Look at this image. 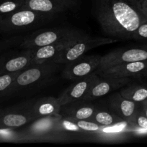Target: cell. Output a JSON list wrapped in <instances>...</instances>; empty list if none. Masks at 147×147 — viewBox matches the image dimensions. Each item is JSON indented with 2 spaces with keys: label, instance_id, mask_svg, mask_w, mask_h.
Returning a JSON list of instances; mask_svg holds the SVG:
<instances>
[{
  "label": "cell",
  "instance_id": "1",
  "mask_svg": "<svg viewBox=\"0 0 147 147\" xmlns=\"http://www.w3.org/2000/svg\"><path fill=\"white\" fill-rule=\"evenodd\" d=\"M102 32L116 40H133L140 24L147 20L138 0H92Z\"/></svg>",
  "mask_w": 147,
  "mask_h": 147
},
{
  "label": "cell",
  "instance_id": "2",
  "mask_svg": "<svg viewBox=\"0 0 147 147\" xmlns=\"http://www.w3.org/2000/svg\"><path fill=\"white\" fill-rule=\"evenodd\" d=\"M56 15L21 8L0 18V32L14 33L29 31L51 21Z\"/></svg>",
  "mask_w": 147,
  "mask_h": 147
},
{
  "label": "cell",
  "instance_id": "3",
  "mask_svg": "<svg viewBox=\"0 0 147 147\" xmlns=\"http://www.w3.org/2000/svg\"><path fill=\"white\" fill-rule=\"evenodd\" d=\"M61 65V64L53 62L30 65L17 74L4 96H8L27 88L33 87L43 83L59 71Z\"/></svg>",
  "mask_w": 147,
  "mask_h": 147
},
{
  "label": "cell",
  "instance_id": "4",
  "mask_svg": "<svg viewBox=\"0 0 147 147\" xmlns=\"http://www.w3.org/2000/svg\"><path fill=\"white\" fill-rule=\"evenodd\" d=\"M87 36L83 31L69 27H54L42 29L24 36L20 47L22 49H33L48 45L63 42Z\"/></svg>",
  "mask_w": 147,
  "mask_h": 147
},
{
  "label": "cell",
  "instance_id": "5",
  "mask_svg": "<svg viewBox=\"0 0 147 147\" xmlns=\"http://www.w3.org/2000/svg\"><path fill=\"white\" fill-rule=\"evenodd\" d=\"M144 60H147V43L142 45L116 49L101 57L100 64L95 73L99 74L109 67L121 63Z\"/></svg>",
  "mask_w": 147,
  "mask_h": 147
},
{
  "label": "cell",
  "instance_id": "6",
  "mask_svg": "<svg viewBox=\"0 0 147 147\" xmlns=\"http://www.w3.org/2000/svg\"><path fill=\"white\" fill-rule=\"evenodd\" d=\"M35 100L20 103L0 111V129H14L35 121L33 106Z\"/></svg>",
  "mask_w": 147,
  "mask_h": 147
},
{
  "label": "cell",
  "instance_id": "7",
  "mask_svg": "<svg viewBox=\"0 0 147 147\" xmlns=\"http://www.w3.org/2000/svg\"><path fill=\"white\" fill-rule=\"evenodd\" d=\"M118 40L113 38L104 37H90L89 36L77 40L62 51L53 60V63L65 65L83 56L86 52L99 46L111 44Z\"/></svg>",
  "mask_w": 147,
  "mask_h": 147
},
{
  "label": "cell",
  "instance_id": "8",
  "mask_svg": "<svg viewBox=\"0 0 147 147\" xmlns=\"http://www.w3.org/2000/svg\"><path fill=\"white\" fill-rule=\"evenodd\" d=\"M101 57L99 55H83L66 63L62 70V76L64 78L74 81L84 78L96 71L100 64Z\"/></svg>",
  "mask_w": 147,
  "mask_h": 147
},
{
  "label": "cell",
  "instance_id": "9",
  "mask_svg": "<svg viewBox=\"0 0 147 147\" xmlns=\"http://www.w3.org/2000/svg\"><path fill=\"white\" fill-rule=\"evenodd\" d=\"M33 49L4 52L0 55V76L20 72L33 64Z\"/></svg>",
  "mask_w": 147,
  "mask_h": 147
},
{
  "label": "cell",
  "instance_id": "10",
  "mask_svg": "<svg viewBox=\"0 0 147 147\" xmlns=\"http://www.w3.org/2000/svg\"><path fill=\"white\" fill-rule=\"evenodd\" d=\"M108 109L124 121L131 124V121L141 110V103H136L124 98L118 93L111 94L108 98Z\"/></svg>",
  "mask_w": 147,
  "mask_h": 147
},
{
  "label": "cell",
  "instance_id": "11",
  "mask_svg": "<svg viewBox=\"0 0 147 147\" xmlns=\"http://www.w3.org/2000/svg\"><path fill=\"white\" fill-rule=\"evenodd\" d=\"M77 5L78 0H25L22 8L56 15L73 9Z\"/></svg>",
  "mask_w": 147,
  "mask_h": 147
},
{
  "label": "cell",
  "instance_id": "12",
  "mask_svg": "<svg viewBox=\"0 0 147 147\" xmlns=\"http://www.w3.org/2000/svg\"><path fill=\"white\" fill-rule=\"evenodd\" d=\"M99 77L95 72L89 76L76 80L74 83L62 92L57 98L61 106L69 102L81 100L88 93L93 85L99 80Z\"/></svg>",
  "mask_w": 147,
  "mask_h": 147
},
{
  "label": "cell",
  "instance_id": "13",
  "mask_svg": "<svg viewBox=\"0 0 147 147\" xmlns=\"http://www.w3.org/2000/svg\"><path fill=\"white\" fill-rule=\"evenodd\" d=\"M131 82L129 78H115L107 76H100L99 80L93 85L88 93L81 100H95L102 96H106L110 92L121 88Z\"/></svg>",
  "mask_w": 147,
  "mask_h": 147
},
{
  "label": "cell",
  "instance_id": "14",
  "mask_svg": "<svg viewBox=\"0 0 147 147\" xmlns=\"http://www.w3.org/2000/svg\"><path fill=\"white\" fill-rule=\"evenodd\" d=\"M102 77L132 78L147 76V60L128 62L112 66L99 74Z\"/></svg>",
  "mask_w": 147,
  "mask_h": 147
},
{
  "label": "cell",
  "instance_id": "15",
  "mask_svg": "<svg viewBox=\"0 0 147 147\" xmlns=\"http://www.w3.org/2000/svg\"><path fill=\"white\" fill-rule=\"evenodd\" d=\"M97 109L91 101L77 100L62 105L59 114L66 119L89 121Z\"/></svg>",
  "mask_w": 147,
  "mask_h": 147
},
{
  "label": "cell",
  "instance_id": "16",
  "mask_svg": "<svg viewBox=\"0 0 147 147\" xmlns=\"http://www.w3.org/2000/svg\"><path fill=\"white\" fill-rule=\"evenodd\" d=\"M80 39H76V40H69L63 42L48 45L37 48H33V64L42 63L45 62H53L62 51Z\"/></svg>",
  "mask_w": 147,
  "mask_h": 147
},
{
  "label": "cell",
  "instance_id": "17",
  "mask_svg": "<svg viewBox=\"0 0 147 147\" xmlns=\"http://www.w3.org/2000/svg\"><path fill=\"white\" fill-rule=\"evenodd\" d=\"M61 105L57 98L53 96L43 97L35 100L33 113L35 120L50 116L60 115Z\"/></svg>",
  "mask_w": 147,
  "mask_h": 147
},
{
  "label": "cell",
  "instance_id": "18",
  "mask_svg": "<svg viewBox=\"0 0 147 147\" xmlns=\"http://www.w3.org/2000/svg\"><path fill=\"white\" fill-rule=\"evenodd\" d=\"M89 121L95 122L100 126L105 128L113 127L118 125H121V123H126V121L122 120L110 109L105 110L99 107Z\"/></svg>",
  "mask_w": 147,
  "mask_h": 147
},
{
  "label": "cell",
  "instance_id": "19",
  "mask_svg": "<svg viewBox=\"0 0 147 147\" xmlns=\"http://www.w3.org/2000/svg\"><path fill=\"white\" fill-rule=\"evenodd\" d=\"M120 93L125 98L136 103H142L147 100V86L133 85L122 89Z\"/></svg>",
  "mask_w": 147,
  "mask_h": 147
},
{
  "label": "cell",
  "instance_id": "20",
  "mask_svg": "<svg viewBox=\"0 0 147 147\" xmlns=\"http://www.w3.org/2000/svg\"><path fill=\"white\" fill-rule=\"evenodd\" d=\"M25 0H0V18L23 7Z\"/></svg>",
  "mask_w": 147,
  "mask_h": 147
},
{
  "label": "cell",
  "instance_id": "21",
  "mask_svg": "<svg viewBox=\"0 0 147 147\" xmlns=\"http://www.w3.org/2000/svg\"><path fill=\"white\" fill-rule=\"evenodd\" d=\"M24 36H17V37H10L9 39L0 40V55L7 51V50L13 47L19 45L21 44Z\"/></svg>",
  "mask_w": 147,
  "mask_h": 147
},
{
  "label": "cell",
  "instance_id": "22",
  "mask_svg": "<svg viewBox=\"0 0 147 147\" xmlns=\"http://www.w3.org/2000/svg\"><path fill=\"white\" fill-rule=\"evenodd\" d=\"M19 73L20 72L0 76V97L4 96L6 91L11 86L12 83Z\"/></svg>",
  "mask_w": 147,
  "mask_h": 147
},
{
  "label": "cell",
  "instance_id": "23",
  "mask_svg": "<svg viewBox=\"0 0 147 147\" xmlns=\"http://www.w3.org/2000/svg\"><path fill=\"white\" fill-rule=\"evenodd\" d=\"M133 40L147 41V20L140 24L133 34Z\"/></svg>",
  "mask_w": 147,
  "mask_h": 147
},
{
  "label": "cell",
  "instance_id": "24",
  "mask_svg": "<svg viewBox=\"0 0 147 147\" xmlns=\"http://www.w3.org/2000/svg\"><path fill=\"white\" fill-rule=\"evenodd\" d=\"M141 111L147 118V100L141 103Z\"/></svg>",
  "mask_w": 147,
  "mask_h": 147
},
{
  "label": "cell",
  "instance_id": "25",
  "mask_svg": "<svg viewBox=\"0 0 147 147\" xmlns=\"http://www.w3.org/2000/svg\"><path fill=\"white\" fill-rule=\"evenodd\" d=\"M141 9L144 14L147 16V0H142L141 1Z\"/></svg>",
  "mask_w": 147,
  "mask_h": 147
},
{
  "label": "cell",
  "instance_id": "26",
  "mask_svg": "<svg viewBox=\"0 0 147 147\" xmlns=\"http://www.w3.org/2000/svg\"><path fill=\"white\" fill-rule=\"evenodd\" d=\"M138 1H141H141H142V0H138Z\"/></svg>",
  "mask_w": 147,
  "mask_h": 147
},
{
  "label": "cell",
  "instance_id": "27",
  "mask_svg": "<svg viewBox=\"0 0 147 147\" xmlns=\"http://www.w3.org/2000/svg\"><path fill=\"white\" fill-rule=\"evenodd\" d=\"M0 111H1V109H0Z\"/></svg>",
  "mask_w": 147,
  "mask_h": 147
}]
</instances>
